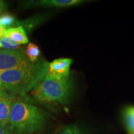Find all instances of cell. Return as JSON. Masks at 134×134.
Here are the masks:
<instances>
[{
	"label": "cell",
	"mask_w": 134,
	"mask_h": 134,
	"mask_svg": "<svg viewBox=\"0 0 134 134\" xmlns=\"http://www.w3.org/2000/svg\"><path fill=\"white\" fill-rule=\"evenodd\" d=\"M54 134H85L80 127L75 124L63 125L55 130Z\"/></svg>",
	"instance_id": "30bf717a"
},
{
	"label": "cell",
	"mask_w": 134,
	"mask_h": 134,
	"mask_svg": "<svg viewBox=\"0 0 134 134\" xmlns=\"http://www.w3.org/2000/svg\"><path fill=\"white\" fill-rule=\"evenodd\" d=\"M26 55L31 63H35L41 55V50L38 46L34 43H28L26 48Z\"/></svg>",
	"instance_id": "8fae6325"
},
{
	"label": "cell",
	"mask_w": 134,
	"mask_h": 134,
	"mask_svg": "<svg viewBox=\"0 0 134 134\" xmlns=\"http://www.w3.org/2000/svg\"><path fill=\"white\" fill-rule=\"evenodd\" d=\"M29 62L26 54L19 50H0V73Z\"/></svg>",
	"instance_id": "277c9868"
},
{
	"label": "cell",
	"mask_w": 134,
	"mask_h": 134,
	"mask_svg": "<svg viewBox=\"0 0 134 134\" xmlns=\"http://www.w3.org/2000/svg\"><path fill=\"white\" fill-rule=\"evenodd\" d=\"M48 63L29 62L0 73V86L12 95L24 96L31 91L47 71Z\"/></svg>",
	"instance_id": "6da1fadb"
},
{
	"label": "cell",
	"mask_w": 134,
	"mask_h": 134,
	"mask_svg": "<svg viewBox=\"0 0 134 134\" xmlns=\"http://www.w3.org/2000/svg\"><path fill=\"white\" fill-rule=\"evenodd\" d=\"M4 3H3L2 1H0V15H1V13L2 12L3 9H4Z\"/></svg>",
	"instance_id": "e0dca14e"
},
{
	"label": "cell",
	"mask_w": 134,
	"mask_h": 134,
	"mask_svg": "<svg viewBox=\"0 0 134 134\" xmlns=\"http://www.w3.org/2000/svg\"><path fill=\"white\" fill-rule=\"evenodd\" d=\"M15 19L14 16L9 14V13H4L0 15V25L4 27V29H9L14 24Z\"/></svg>",
	"instance_id": "4fadbf2b"
},
{
	"label": "cell",
	"mask_w": 134,
	"mask_h": 134,
	"mask_svg": "<svg viewBox=\"0 0 134 134\" xmlns=\"http://www.w3.org/2000/svg\"><path fill=\"white\" fill-rule=\"evenodd\" d=\"M48 114L42 109L21 100L11 108L8 128L13 134H32L44 128Z\"/></svg>",
	"instance_id": "7a4b0ae2"
},
{
	"label": "cell",
	"mask_w": 134,
	"mask_h": 134,
	"mask_svg": "<svg viewBox=\"0 0 134 134\" xmlns=\"http://www.w3.org/2000/svg\"><path fill=\"white\" fill-rule=\"evenodd\" d=\"M11 131L8 127L0 126V134H11Z\"/></svg>",
	"instance_id": "5bb4252c"
},
{
	"label": "cell",
	"mask_w": 134,
	"mask_h": 134,
	"mask_svg": "<svg viewBox=\"0 0 134 134\" xmlns=\"http://www.w3.org/2000/svg\"><path fill=\"white\" fill-rule=\"evenodd\" d=\"M15 100L14 95L8 93L0 99V126L8 127L11 108Z\"/></svg>",
	"instance_id": "8992f818"
},
{
	"label": "cell",
	"mask_w": 134,
	"mask_h": 134,
	"mask_svg": "<svg viewBox=\"0 0 134 134\" xmlns=\"http://www.w3.org/2000/svg\"><path fill=\"white\" fill-rule=\"evenodd\" d=\"M6 91H4V90H3L2 88H1V87H0V99L2 98L3 96H4L5 94H6Z\"/></svg>",
	"instance_id": "2e32d148"
},
{
	"label": "cell",
	"mask_w": 134,
	"mask_h": 134,
	"mask_svg": "<svg viewBox=\"0 0 134 134\" xmlns=\"http://www.w3.org/2000/svg\"><path fill=\"white\" fill-rule=\"evenodd\" d=\"M6 29L3 27L2 26L0 25V38L3 37L5 36V32H6Z\"/></svg>",
	"instance_id": "9a60e30c"
},
{
	"label": "cell",
	"mask_w": 134,
	"mask_h": 134,
	"mask_svg": "<svg viewBox=\"0 0 134 134\" xmlns=\"http://www.w3.org/2000/svg\"><path fill=\"white\" fill-rule=\"evenodd\" d=\"M4 36L9 37L20 45L26 44L29 42L26 31L22 26L17 27H10L9 29H6Z\"/></svg>",
	"instance_id": "ba28073f"
},
{
	"label": "cell",
	"mask_w": 134,
	"mask_h": 134,
	"mask_svg": "<svg viewBox=\"0 0 134 134\" xmlns=\"http://www.w3.org/2000/svg\"><path fill=\"white\" fill-rule=\"evenodd\" d=\"M73 60L69 58H61L48 63L47 73L58 78H68L70 76V66Z\"/></svg>",
	"instance_id": "5b68a950"
},
{
	"label": "cell",
	"mask_w": 134,
	"mask_h": 134,
	"mask_svg": "<svg viewBox=\"0 0 134 134\" xmlns=\"http://www.w3.org/2000/svg\"><path fill=\"white\" fill-rule=\"evenodd\" d=\"M1 48V44H0V48Z\"/></svg>",
	"instance_id": "ac0fdd59"
},
{
	"label": "cell",
	"mask_w": 134,
	"mask_h": 134,
	"mask_svg": "<svg viewBox=\"0 0 134 134\" xmlns=\"http://www.w3.org/2000/svg\"><path fill=\"white\" fill-rule=\"evenodd\" d=\"M0 87H1V86H0Z\"/></svg>",
	"instance_id": "d6986e66"
},
{
	"label": "cell",
	"mask_w": 134,
	"mask_h": 134,
	"mask_svg": "<svg viewBox=\"0 0 134 134\" xmlns=\"http://www.w3.org/2000/svg\"><path fill=\"white\" fill-rule=\"evenodd\" d=\"M0 44L1 47L7 50H18L20 48L19 43L16 42L9 37L6 36L0 38Z\"/></svg>",
	"instance_id": "7c38bea8"
},
{
	"label": "cell",
	"mask_w": 134,
	"mask_h": 134,
	"mask_svg": "<svg viewBox=\"0 0 134 134\" xmlns=\"http://www.w3.org/2000/svg\"><path fill=\"white\" fill-rule=\"evenodd\" d=\"M69 77L55 78L48 75L47 71L31 91L32 96L41 103L66 104L70 100L72 90Z\"/></svg>",
	"instance_id": "3957f363"
},
{
	"label": "cell",
	"mask_w": 134,
	"mask_h": 134,
	"mask_svg": "<svg viewBox=\"0 0 134 134\" xmlns=\"http://www.w3.org/2000/svg\"><path fill=\"white\" fill-rule=\"evenodd\" d=\"M85 1L82 0H42L35 2L38 6H47L54 8H65L76 6L83 3Z\"/></svg>",
	"instance_id": "52a82bcc"
},
{
	"label": "cell",
	"mask_w": 134,
	"mask_h": 134,
	"mask_svg": "<svg viewBox=\"0 0 134 134\" xmlns=\"http://www.w3.org/2000/svg\"><path fill=\"white\" fill-rule=\"evenodd\" d=\"M124 120L127 132L134 134V106H129L124 110Z\"/></svg>",
	"instance_id": "9c48e42d"
}]
</instances>
